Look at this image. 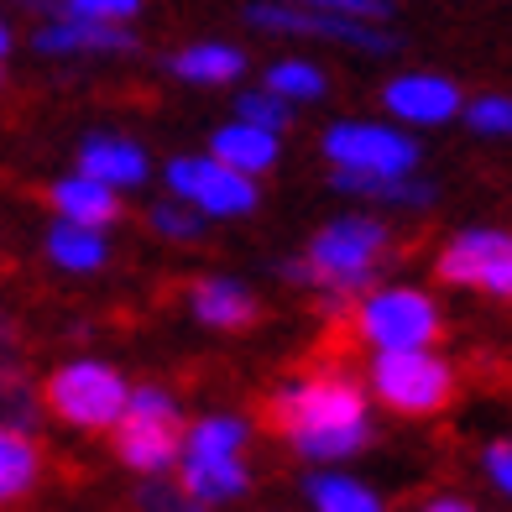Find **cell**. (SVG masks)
Listing matches in <instances>:
<instances>
[{
  "mask_svg": "<svg viewBox=\"0 0 512 512\" xmlns=\"http://www.w3.org/2000/svg\"><path fill=\"white\" fill-rule=\"evenodd\" d=\"M136 507L142 512H209V507H199L189 492H183L178 481H147L142 492H136Z\"/></svg>",
  "mask_w": 512,
  "mask_h": 512,
  "instance_id": "f546056e",
  "label": "cell"
},
{
  "mask_svg": "<svg viewBox=\"0 0 512 512\" xmlns=\"http://www.w3.org/2000/svg\"><path fill=\"white\" fill-rule=\"evenodd\" d=\"M0 74H6V63H0Z\"/></svg>",
  "mask_w": 512,
  "mask_h": 512,
  "instance_id": "d590c367",
  "label": "cell"
},
{
  "mask_svg": "<svg viewBox=\"0 0 512 512\" xmlns=\"http://www.w3.org/2000/svg\"><path fill=\"white\" fill-rule=\"evenodd\" d=\"M168 194L183 199L204 220H251L262 209V178H246L236 168H225L209 152H178L162 168Z\"/></svg>",
  "mask_w": 512,
  "mask_h": 512,
  "instance_id": "9c48e42d",
  "label": "cell"
},
{
  "mask_svg": "<svg viewBox=\"0 0 512 512\" xmlns=\"http://www.w3.org/2000/svg\"><path fill=\"white\" fill-rule=\"evenodd\" d=\"M147 230L157 241H168V246H199L204 241V230H209V220L204 215H194L183 199H157L152 209H147Z\"/></svg>",
  "mask_w": 512,
  "mask_h": 512,
  "instance_id": "4316f807",
  "label": "cell"
},
{
  "mask_svg": "<svg viewBox=\"0 0 512 512\" xmlns=\"http://www.w3.org/2000/svg\"><path fill=\"white\" fill-rule=\"evenodd\" d=\"M267 424L298 460L340 465L371 445V398L340 366L309 371V377H293L267 398Z\"/></svg>",
  "mask_w": 512,
  "mask_h": 512,
  "instance_id": "6da1fadb",
  "label": "cell"
},
{
  "mask_svg": "<svg viewBox=\"0 0 512 512\" xmlns=\"http://www.w3.org/2000/svg\"><path fill=\"white\" fill-rule=\"evenodd\" d=\"M486 476H492V486L502 497L512 492V445L507 439H492V445H486Z\"/></svg>",
  "mask_w": 512,
  "mask_h": 512,
  "instance_id": "1f68e13d",
  "label": "cell"
},
{
  "mask_svg": "<svg viewBox=\"0 0 512 512\" xmlns=\"http://www.w3.org/2000/svg\"><path fill=\"white\" fill-rule=\"evenodd\" d=\"M262 89H272V95H283L288 105H319L324 95H330V74L314 63V58H272L262 68Z\"/></svg>",
  "mask_w": 512,
  "mask_h": 512,
  "instance_id": "7402d4cb",
  "label": "cell"
},
{
  "mask_svg": "<svg viewBox=\"0 0 512 512\" xmlns=\"http://www.w3.org/2000/svg\"><path fill=\"white\" fill-rule=\"evenodd\" d=\"M366 392L382 408L403 418H434L455 403V366L439 356V345H413V351H371L366 361Z\"/></svg>",
  "mask_w": 512,
  "mask_h": 512,
  "instance_id": "8992f818",
  "label": "cell"
},
{
  "mask_svg": "<svg viewBox=\"0 0 512 512\" xmlns=\"http://www.w3.org/2000/svg\"><path fill=\"white\" fill-rule=\"evenodd\" d=\"M32 48L42 58H126V53H136V32L121 27V21L48 11V21L32 32Z\"/></svg>",
  "mask_w": 512,
  "mask_h": 512,
  "instance_id": "7c38bea8",
  "label": "cell"
},
{
  "mask_svg": "<svg viewBox=\"0 0 512 512\" xmlns=\"http://www.w3.org/2000/svg\"><path fill=\"white\" fill-rule=\"evenodd\" d=\"M455 121L471 131V136H481V142H507V136H512V95H502V89L465 95Z\"/></svg>",
  "mask_w": 512,
  "mask_h": 512,
  "instance_id": "484cf974",
  "label": "cell"
},
{
  "mask_svg": "<svg viewBox=\"0 0 512 512\" xmlns=\"http://www.w3.org/2000/svg\"><path fill=\"white\" fill-rule=\"evenodd\" d=\"M42 256L68 272V277H95L110 267V230H95V225H74V220H53L48 230H42Z\"/></svg>",
  "mask_w": 512,
  "mask_h": 512,
  "instance_id": "ffe728a7",
  "label": "cell"
},
{
  "mask_svg": "<svg viewBox=\"0 0 512 512\" xmlns=\"http://www.w3.org/2000/svg\"><path fill=\"white\" fill-rule=\"evenodd\" d=\"M126 392H131V382H126L121 366H110L100 356H74V361L48 371L37 403L48 408L58 424L79 429V434H110V424L126 408Z\"/></svg>",
  "mask_w": 512,
  "mask_h": 512,
  "instance_id": "5b68a950",
  "label": "cell"
},
{
  "mask_svg": "<svg viewBox=\"0 0 512 512\" xmlns=\"http://www.w3.org/2000/svg\"><path fill=\"white\" fill-rule=\"evenodd\" d=\"M48 209L53 220H74V225H95V230H110L115 220L126 215V194H115L110 183L89 178V173H63L48 183Z\"/></svg>",
  "mask_w": 512,
  "mask_h": 512,
  "instance_id": "ac0fdd59",
  "label": "cell"
},
{
  "mask_svg": "<svg viewBox=\"0 0 512 512\" xmlns=\"http://www.w3.org/2000/svg\"><path fill=\"white\" fill-rule=\"evenodd\" d=\"M74 168L89 173V178H100V183H110L115 194H136V189H147V183H152L157 162L126 131H89L84 142L74 147Z\"/></svg>",
  "mask_w": 512,
  "mask_h": 512,
  "instance_id": "4fadbf2b",
  "label": "cell"
},
{
  "mask_svg": "<svg viewBox=\"0 0 512 512\" xmlns=\"http://www.w3.org/2000/svg\"><path fill=\"white\" fill-rule=\"evenodd\" d=\"M178 486L189 492L199 507H225L236 502L246 486H251V471L241 455H204V450H178Z\"/></svg>",
  "mask_w": 512,
  "mask_h": 512,
  "instance_id": "d6986e66",
  "label": "cell"
},
{
  "mask_svg": "<svg viewBox=\"0 0 512 512\" xmlns=\"http://www.w3.org/2000/svg\"><path fill=\"white\" fill-rule=\"evenodd\" d=\"M251 439V424L241 413H204L194 424H183L178 450H204V455H241Z\"/></svg>",
  "mask_w": 512,
  "mask_h": 512,
  "instance_id": "cb8c5ba5",
  "label": "cell"
},
{
  "mask_svg": "<svg viewBox=\"0 0 512 512\" xmlns=\"http://www.w3.org/2000/svg\"><path fill=\"white\" fill-rule=\"evenodd\" d=\"M288 6H309V11H330V16H351V21H392V0H288Z\"/></svg>",
  "mask_w": 512,
  "mask_h": 512,
  "instance_id": "4dcf8cb0",
  "label": "cell"
},
{
  "mask_svg": "<svg viewBox=\"0 0 512 512\" xmlns=\"http://www.w3.org/2000/svg\"><path fill=\"white\" fill-rule=\"evenodd\" d=\"M330 189L356 204L398 209V215H418V209H429L439 199V189L424 173H335L330 168Z\"/></svg>",
  "mask_w": 512,
  "mask_h": 512,
  "instance_id": "2e32d148",
  "label": "cell"
},
{
  "mask_svg": "<svg viewBox=\"0 0 512 512\" xmlns=\"http://www.w3.org/2000/svg\"><path fill=\"white\" fill-rule=\"evenodd\" d=\"M110 445H115V460L136 476H168L173 460H178V445H183V408L168 387L157 382H142L126 392V408L121 418L110 424Z\"/></svg>",
  "mask_w": 512,
  "mask_h": 512,
  "instance_id": "277c9868",
  "label": "cell"
},
{
  "mask_svg": "<svg viewBox=\"0 0 512 512\" xmlns=\"http://www.w3.org/2000/svg\"><path fill=\"white\" fill-rule=\"evenodd\" d=\"M42 481V450L32 429L0 424V507H11Z\"/></svg>",
  "mask_w": 512,
  "mask_h": 512,
  "instance_id": "44dd1931",
  "label": "cell"
},
{
  "mask_svg": "<svg viewBox=\"0 0 512 512\" xmlns=\"http://www.w3.org/2000/svg\"><path fill=\"white\" fill-rule=\"evenodd\" d=\"M11 58V27H6V16H0V63Z\"/></svg>",
  "mask_w": 512,
  "mask_h": 512,
  "instance_id": "e575fe53",
  "label": "cell"
},
{
  "mask_svg": "<svg viewBox=\"0 0 512 512\" xmlns=\"http://www.w3.org/2000/svg\"><path fill=\"white\" fill-rule=\"evenodd\" d=\"M236 115L241 121H251V126H267V131H293V121H298V105H288L283 95H272V89H262V84H251V89H241L236 95Z\"/></svg>",
  "mask_w": 512,
  "mask_h": 512,
  "instance_id": "83f0119b",
  "label": "cell"
},
{
  "mask_svg": "<svg viewBox=\"0 0 512 512\" xmlns=\"http://www.w3.org/2000/svg\"><path fill=\"white\" fill-rule=\"evenodd\" d=\"M37 387L27 382V371L16 361V345H0V424H16V429H32L37 418Z\"/></svg>",
  "mask_w": 512,
  "mask_h": 512,
  "instance_id": "d4e9b609",
  "label": "cell"
},
{
  "mask_svg": "<svg viewBox=\"0 0 512 512\" xmlns=\"http://www.w3.org/2000/svg\"><path fill=\"white\" fill-rule=\"evenodd\" d=\"M434 277L445 288H471L492 304L512 298V230L507 225H465L434 251Z\"/></svg>",
  "mask_w": 512,
  "mask_h": 512,
  "instance_id": "30bf717a",
  "label": "cell"
},
{
  "mask_svg": "<svg viewBox=\"0 0 512 512\" xmlns=\"http://www.w3.org/2000/svg\"><path fill=\"white\" fill-rule=\"evenodd\" d=\"M351 330L366 351H413L445 340V309L418 283H371L351 298Z\"/></svg>",
  "mask_w": 512,
  "mask_h": 512,
  "instance_id": "3957f363",
  "label": "cell"
},
{
  "mask_svg": "<svg viewBox=\"0 0 512 512\" xmlns=\"http://www.w3.org/2000/svg\"><path fill=\"white\" fill-rule=\"evenodd\" d=\"M204 152L215 162H225V168L246 173V178H267V173H277V162H283V136L267 131V126H251V121H241V115H230V121H220L215 131H209Z\"/></svg>",
  "mask_w": 512,
  "mask_h": 512,
  "instance_id": "e0dca14e",
  "label": "cell"
},
{
  "mask_svg": "<svg viewBox=\"0 0 512 512\" xmlns=\"http://www.w3.org/2000/svg\"><path fill=\"white\" fill-rule=\"evenodd\" d=\"M304 497L314 502V512H387V502L361 486L356 476H340V471H319L304 481Z\"/></svg>",
  "mask_w": 512,
  "mask_h": 512,
  "instance_id": "603a6c76",
  "label": "cell"
},
{
  "mask_svg": "<svg viewBox=\"0 0 512 512\" xmlns=\"http://www.w3.org/2000/svg\"><path fill=\"white\" fill-rule=\"evenodd\" d=\"M32 6L68 11V16H89V21H121V27H136V16L147 11V0H32Z\"/></svg>",
  "mask_w": 512,
  "mask_h": 512,
  "instance_id": "f1b7e54d",
  "label": "cell"
},
{
  "mask_svg": "<svg viewBox=\"0 0 512 512\" xmlns=\"http://www.w3.org/2000/svg\"><path fill=\"white\" fill-rule=\"evenodd\" d=\"M424 512H476L471 502H465V497H434Z\"/></svg>",
  "mask_w": 512,
  "mask_h": 512,
  "instance_id": "d6a6232c",
  "label": "cell"
},
{
  "mask_svg": "<svg viewBox=\"0 0 512 512\" xmlns=\"http://www.w3.org/2000/svg\"><path fill=\"white\" fill-rule=\"evenodd\" d=\"M387 256H392L387 220L351 209V215L324 220L309 236L304 251L288 256V262H277V272H283L288 283H298V288H314L324 298H335V304H351L356 293H366L371 283H377Z\"/></svg>",
  "mask_w": 512,
  "mask_h": 512,
  "instance_id": "7a4b0ae2",
  "label": "cell"
},
{
  "mask_svg": "<svg viewBox=\"0 0 512 512\" xmlns=\"http://www.w3.org/2000/svg\"><path fill=\"white\" fill-rule=\"evenodd\" d=\"M189 314L215 335H241L262 319V298L251 293V283L230 272H204L189 283Z\"/></svg>",
  "mask_w": 512,
  "mask_h": 512,
  "instance_id": "5bb4252c",
  "label": "cell"
},
{
  "mask_svg": "<svg viewBox=\"0 0 512 512\" xmlns=\"http://www.w3.org/2000/svg\"><path fill=\"white\" fill-rule=\"evenodd\" d=\"M319 152L335 173H418L424 142L418 131L387 121V115H340L324 126Z\"/></svg>",
  "mask_w": 512,
  "mask_h": 512,
  "instance_id": "52a82bcc",
  "label": "cell"
},
{
  "mask_svg": "<svg viewBox=\"0 0 512 512\" xmlns=\"http://www.w3.org/2000/svg\"><path fill=\"white\" fill-rule=\"evenodd\" d=\"M246 27L262 37H293V42H335L351 53H398L403 37L392 32V21H351V16H330V11H309V6H288V0H251L246 6Z\"/></svg>",
  "mask_w": 512,
  "mask_h": 512,
  "instance_id": "ba28073f",
  "label": "cell"
},
{
  "mask_svg": "<svg viewBox=\"0 0 512 512\" xmlns=\"http://www.w3.org/2000/svg\"><path fill=\"white\" fill-rule=\"evenodd\" d=\"M0 345H16V330H11V314L0 309Z\"/></svg>",
  "mask_w": 512,
  "mask_h": 512,
  "instance_id": "836d02e7",
  "label": "cell"
},
{
  "mask_svg": "<svg viewBox=\"0 0 512 512\" xmlns=\"http://www.w3.org/2000/svg\"><path fill=\"white\" fill-rule=\"evenodd\" d=\"M465 89L460 79L439 74V68H403L382 84V115L398 126H418V131H434V126H450L460 115Z\"/></svg>",
  "mask_w": 512,
  "mask_h": 512,
  "instance_id": "8fae6325",
  "label": "cell"
},
{
  "mask_svg": "<svg viewBox=\"0 0 512 512\" xmlns=\"http://www.w3.org/2000/svg\"><path fill=\"white\" fill-rule=\"evenodd\" d=\"M246 68H251L246 48L230 37H194V42H183L178 53L162 58V74L189 84V89H230V84L246 79Z\"/></svg>",
  "mask_w": 512,
  "mask_h": 512,
  "instance_id": "9a60e30c",
  "label": "cell"
}]
</instances>
